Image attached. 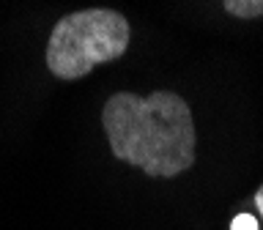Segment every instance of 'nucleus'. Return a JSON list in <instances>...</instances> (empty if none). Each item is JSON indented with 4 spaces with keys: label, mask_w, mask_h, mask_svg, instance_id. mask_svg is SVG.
Listing matches in <instances>:
<instances>
[{
    "label": "nucleus",
    "mask_w": 263,
    "mask_h": 230,
    "mask_svg": "<svg viewBox=\"0 0 263 230\" xmlns=\"http://www.w3.org/2000/svg\"><path fill=\"white\" fill-rule=\"evenodd\" d=\"M102 126L115 159L151 178H176L195 164L197 131L189 104L173 90L137 96L129 90L104 102Z\"/></svg>",
    "instance_id": "nucleus-1"
},
{
    "label": "nucleus",
    "mask_w": 263,
    "mask_h": 230,
    "mask_svg": "<svg viewBox=\"0 0 263 230\" xmlns=\"http://www.w3.org/2000/svg\"><path fill=\"white\" fill-rule=\"evenodd\" d=\"M129 20L112 8H85L66 14L49 33L44 61L58 80H80L99 63H110L129 49Z\"/></svg>",
    "instance_id": "nucleus-2"
},
{
    "label": "nucleus",
    "mask_w": 263,
    "mask_h": 230,
    "mask_svg": "<svg viewBox=\"0 0 263 230\" xmlns=\"http://www.w3.org/2000/svg\"><path fill=\"white\" fill-rule=\"evenodd\" d=\"M222 8L230 16H238V20H255V16H263V0H225Z\"/></svg>",
    "instance_id": "nucleus-3"
},
{
    "label": "nucleus",
    "mask_w": 263,
    "mask_h": 230,
    "mask_svg": "<svg viewBox=\"0 0 263 230\" xmlns=\"http://www.w3.org/2000/svg\"><path fill=\"white\" fill-rule=\"evenodd\" d=\"M230 230H258V219L250 217V214H238L230 222Z\"/></svg>",
    "instance_id": "nucleus-4"
},
{
    "label": "nucleus",
    "mask_w": 263,
    "mask_h": 230,
    "mask_svg": "<svg viewBox=\"0 0 263 230\" xmlns=\"http://www.w3.org/2000/svg\"><path fill=\"white\" fill-rule=\"evenodd\" d=\"M255 205H258V211L263 214V186L258 189V192H255Z\"/></svg>",
    "instance_id": "nucleus-5"
}]
</instances>
